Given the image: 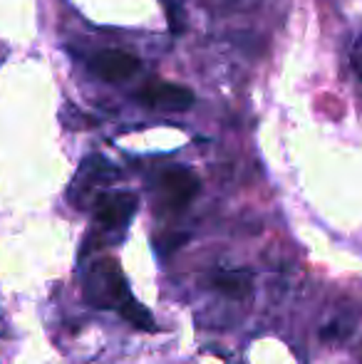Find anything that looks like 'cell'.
Here are the masks:
<instances>
[{
  "mask_svg": "<svg viewBox=\"0 0 362 364\" xmlns=\"http://www.w3.org/2000/svg\"><path fill=\"white\" fill-rule=\"evenodd\" d=\"M95 216L102 228H124L139 208V198L132 191H110L97 198Z\"/></svg>",
  "mask_w": 362,
  "mask_h": 364,
  "instance_id": "7a4b0ae2",
  "label": "cell"
},
{
  "mask_svg": "<svg viewBox=\"0 0 362 364\" xmlns=\"http://www.w3.org/2000/svg\"><path fill=\"white\" fill-rule=\"evenodd\" d=\"M159 188H161V198L169 208L181 211L191 203V198L198 193V178L193 171L183 166H171L161 173L159 178Z\"/></svg>",
  "mask_w": 362,
  "mask_h": 364,
  "instance_id": "3957f363",
  "label": "cell"
},
{
  "mask_svg": "<svg viewBox=\"0 0 362 364\" xmlns=\"http://www.w3.org/2000/svg\"><path fill=\"white\" fill-rule=\"evenodd\" d=\"M186 238H188L186 233H166L154 240V250L161 255V258H166V255L174 253L176 248H181V245L186 243Z\"/></svg>",
  "mask_w": 362,
  "mask_h": 364,
  "instance_id": "9c48e42d",
  "label": "cell"
},
{
  "mask_svg": "<svg viewBox=\"0 0 362 364\" xmlns=\"http://www.w3.org/2000/svg\"><path fill=\"white\" fill-rule=\"evenodd\" d=\"M119 312H122V317H124L127 322H132V325L137 327V330L154 332V320H151L149 310H147L142 302H137L134 297H129V300L119 307Z\"/></svg>",
  "mask_w": 362,
  "mask_h": 364,
  "instance_id": "ba28073f",
  "label": "cell"
},
{
  "mask_svg": "<svg viewBox=\"0 0 362 364\" xmlns=\"http://www.w3.org/2000/svg\"><path fill=\"white\" fill-rule=\"evenodd\" d=\"M115 168L110 166V164L105 161L102 156H92L87 161L82 164V168H80V173L75 176L73 181V198H75V206H85V198L92 196V193L97 191V188L102 186V183H107L110 178H115Z\"/></svg>",
  "mask_w": 362,
  "mask_h": 364,
  "instance_id": "8992f818",
  "label": "cell"
},
{
  "mask_svg": "<svg viewBox=\"0 0 362 364\" xmlns=\"http://www.w3.org/2000/svg\"><path fill=\"white\" fill-rule=\"evenodd\" d=\"M353 68L362 80V35L358 38V43H355V48H353Z\"/></svg>",
  "mask_w": 362,
  "mask_h": 364,
  "instance_id": "30bf717a",
  "label": "cell"
},
{
  "mask_svg": "<svg viewBox=\"0 0 362 364\" xmlns=\"http://www.w3.org/2000/svg\"><path fill=\"white\" fill-rule=\"evenodd\" d=\"M85 300L92 307H102V310H119L127 300H129V288H127L124 273H122L119 263L112 258L95 260L90 265L87 275H85Z\"/></svg>",
  "mask_w": 362,
  "mask_h": 364,
  "instance_id": "6da1fadb",
  "label": "cell"
},
{
  "mask_svg": "<svg viewBox=\"0 0 362 364\" xmlns=\"http://www.w3.org/2000/svg\"><path fill=\"white\" fill-rule=\"evenodd\" d=\"M213 288L231 300H243L253 290V275L248 270H221L213 275Z\"/></svg>",
  "mask_w": 362,
  "mask_h": 364,
  "instance_id": "52a82bcc",
  "label": "cell"
},
{
  "mask_svg": "<svg viewBox=\"0 0 362 364\" xmlns=\"http://www.w3.org/2000/svg\"><path fill=\"white\" fill-rule=\"evenodd\" d=\"M139 100L147 107L164 112H181L193 105L191 90H186L181 85H171V82H149L147 87H142Z\"/></svg>",
  "mask_w": 362,
  "mask_h": 364,
  "instance_id": "5b68a950",
  "label": "cell"
},
{
  "mask_svg": "<svg viewBox=\"0 0 362 364\" xmlns=\"http://www.w3.org/2000/svg\"><path fill=\"white\" fill-rule=\"evenodd\" d=\"M142 63L124 50H102L90 60V70L105 82H124L139 73Z\"/></svg>",
  "mask_w": 362,
  "mask_h": 364,
  "instance_id": "277c9868",
  "label": "cell"
}]
</instances>
